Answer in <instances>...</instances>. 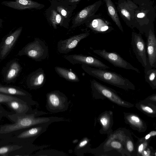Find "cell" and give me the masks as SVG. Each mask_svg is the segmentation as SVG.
Returning a JSON list of instances; mask_svg holds the SVG:
<instances>
[{
	"instance_id": "obj_9",
	"label": "cell",
	"mask_w": 156,
	"mask_h": 156,
	"mask_svg": "<svg viewBox=\"0 0 156 156\" xmlns=\"http://www.w3.org/2000/svg\"><path fill=\"white\" fill-rule=\"evenodd\" d=\"M90 33L86 32L72 36L64 40H60L57 43V48L59 53L66 54L71 51L79 42L89 36Z\"/></svg>"
},
{
	"instance_id": "obj_12",
	"label": "cell",
	"mask_w": 156,
	"mask_h": 156,
	"mask_svg": "<svg viewBox=\"0 0 156 156\" xmlns=\"http://www.w3.org/2000/svg\"><path fill=\"white\" fill-rule=\"evenodd\" d=\"M1 4L6 6L18 10L26 9H41L44 6L32 0H14L12 1H4Z\"/></svg>"
},
{
	"instance_id": "obj_25",
	"label": "cell",
	"mask_w": 156,
	"mask_h": 156,
	"mask_svg": "<svg viewBox=\"0 0 156 156\" xmlns=\"http://www.w3.org/2000/svg\"><path fill=\"white\" fill-rule=\"evenodd\" d=\"M90 140L85 137L79 142L74 149L75 154L77 155L83 156V154L89 151L90 149Z\"/></svg>"
},
{
	"instance_id": "obj_34",
	"label": "cell",
	"mask_w": 156,
	"mask_h": 156,
	"mask_svg": "<svg viewBox=\"0 0 156 156\" xmlns=\"http://www.w3.org/2000/svg\"><path fill=\"white\" fill-rule=\"evenodd\" d=\"M14 100L22 102H26L16 97L0 94V103H6Z\"/></svg>"
},
{
	"instance_id": "obj_27",
	"label": "cell",
	"mask_w": 156,
	"mask_h": 156,
	"mask_svg": "<svg viewBox=\"0 0 156 156\" xmlns=\"http://www.w3.org/2000/svg\"><path fill=\"white\" fill-rule=\"evenodd\" d=\"M55 7V10L65 20L67 21V20L69 19L72 15V9H70L69 7H67L65 5L60 4H56Z\"/></svg>"
},
{
	"instance_id": "obj_19",
	"label": "cell",
	"mask_w": 156,
	"mask_h": 156,
	"mask_svg": "<svg viewBox=\"0 0 156 156\" xmlns=\"http://www.w3.org/2000/svg\"><path fill=\"white\" fill-rule=\"evenodd\" d=\"M136 108L148 116L151 117L156 116V105L142 101L136 104Z\"/></svg>"
},
{
	"instance_id": "obj_21",
	"label": "cell",
	"mask_w": 156,
	"mask_h": 156,
	"mask_svg": "<svg viewBox=\"0 0 156 156\" xmlns=\"http://www.w3.org/2000/svg\"><path fill=\"white\" fill-rule=\"evenodd\" d=\"M106 5L108 11L110 16L117 26L122 32L123 30L118 16L117 12L111 0H104Z\"/></svg>"
},
{
	"instance_id": "obj_38",
	"label": "cell",
	"mask_w": 156,
	"mask_h": 156,
	"mask_svg": "<svg viewBox=\"0 0 156 156\" xmlns=\"http://www.w3.org/2000/svg\"><path fill=\"white\" fill-rule=\"evenodd\" d=\"M145 14L144 13H140L137 15V17L139 18H142L144 16Z\"/></svg>"
},
{
	"instance_id": "obj_39",
	"label": "cell",
	"mask_w": 156,
	"mask_h": 156,
	"mask_svg": "<svg viewBox=\"0 0 156 156\" xmlns=\"http://www.w3.org/2000/svg\"><path fill=\"white\" fill-rule=\"evenodd\" d=\"M80 0H69L68 2L71 3L78 2Z\"/></svg>"
},
{
	"instance_id": "obj_37",
	"label": "cell",
	"mask_w": 156,
	"mask_h": 156,
	"mask_svg": "<svg viewBox=\"0 0 156 156\" xmlns=\"http://www.w3.org/2000/svg\"><path fill=\"white\" fill-rule=\"evenodd\" d=\"M144 101L156 105V94H154L147 98Z\"/></svg>"
},
{
	"instance_id": "obj_16",
	"label": "cell",
	"mask_w": 156,
	"mask_h": 156,
	"mask_svg": "<svg viewBox=\"0 0 156 156\" xmlns=\"http://www.w3.org/2000/svg\"><path fill=\"white\" fill-rule=\"evenodd\" d=\"M98 120L101 125V128L100 130L101 134H109L112 132V128L113 124L112 112L105 111L100 114Z\"/></svg>"
},
{
	"instance_id": "obj_15",
	"label": "cell",
	"mask_w": 156,
	"mask_h": 156,
	"mask_svg": "<svg viewBox=\"0 0 156 156\" xmlns=\"http://www.w3.org/2000/svg\"><path fill=\"white\" fill-rule=\"evenodd\" d=\"M45 81L46 76L44 70L42 68H40L29 76L28 85L31 89H37L42 87Z\"/></svg>"
},
{
	"instance_id": "obj_2",
	"label": "cell",
	"mask_w": 156,
	"mask_h": 156,
	"mask_svg": "<svg viewBox=\"0 0 156 156\" xmlns=\"http://www.w3.org/2000/svg\"><path fill=\"white\" fill-rule=\"evenodd\" d=\"M35 114H25L18 117L16 122L13 124L5 125L1 127L0 133H6L32 127L37 125L48 122L65 121L63 118L58 117H37Z\"/></svg>"
},
{
	"instance_id": "obj_23",
	"label": "cell",
	"mask_w": 156,
	"mask_h": 156,
	"mask_svg": "<svg viewBox=\"0 0 156 156\" xmlns=\"http://www.w3.org/2000/svg\"><path fill=\"white\" fill-rule=\"evenodd\" d=\"M87 26L95 33H103L110 31V27L108 25L97 19L93 20Z\"/></svg>"
},
{
	"instance_id": "obj_1",
	"label": "cell",
	"mask_w": 156,
	"mask_h": 156,
	"mask_svg": "<svg viewBox=\"0 0 156 156\" xmlns=\"http://www.w3.org/2000/svg\"><path fill=\"white\" fill-rule=\"evenodd\" d=\"M88 75L111 85L125 90H134L135 87L128 79L120 74L106 69L81 66Z\"/></svg>"
},
{
	"instance_id": "obj_11",
	"label": "cell",
	"mask_w": 156,
	"mask_h": 156,
	"mask_svg": "<svg viewBox=\"0 0 156 156\" xmlns=\"http://www.w3.org/2000/svg\"><path fill=\"white\" fill-rule=\"evenodd\" d=\"M100 1L89 5L79 12L73 19L72 28H75L83 24L94 14L100 5Z\"/></svg>"
},
{
	"instance_id": "obj_36",
	"label": "cell",
	"mask_w": 156,
	"mask_h": 156,
	"mask_svg": "<svg viewBox=\"0 0 156 156\" xmlns=\"http://www.w3.org/2000/svg\"><path fill=\"white\" fill-rule=\"evenodd\" d=\"M152 149H151V147H148L146 148L142 152L140 155L143 156H152L151 154L154 155V153L153 150L151 151Z\"/></svg>"
},
{
	"instance_id": "obj_10",
	"label": "cell",
	"mask_w": 156,
	"mask_h": 156,
	"mask_svg": "<svg viewBox=\"0 0 156 156\" xmlns=\"http://www.w3.org/2000/svg\"><path fill=\"white\" fill-rule=\"evenodd\" d=\"M147 67L144 72L152 68H156V38L154 31L150 29L146 34Z\"/></svg>"
},
{
	"instance_id": "obj_24",
	"label": "cell",
	"mask_w": 156,
	"mask_h": 156,
	"mask_svg": "<svg viewBox=\"0 0 156 156\" xmlns=\"http://www.w3.org/2000/svg\"><path fill=\"white\" fill-rule=\"evenodd\" d=\"M49 20L50 23L55 29L57 28L58 25L67 27L65 23V21L64 19L55 9H52L51 10Z\"/></svg>"
},
{
	"instance_id": "obj_14",
	"label": "cell",
	"mask_w": 156,
	"mask_h": 156,
	"mask_svg": "<svg viewBox=\"0 0 156 156\" xmlns=\"http://www.w3.org/2000/svg\"><path fill=\"white\" fill-rule=\"evenodd\" d=\"M125 122L133 129L139 132H144L147 127L145 122L137 115L131 113H124Z\"/></svg>"
},
{
	"instance_id": "obj_5",
	"label": "cell",
	"mask_w": 156,
	"mask_h": 156,
	"mask_svg": "<svg viewBox=\"0 0 156 156\" xmlns=\"http://www.w3.org/2000/svg\"><path fill=\"white\" fill-rule=\"evenodd\" d=\"M25 54L37 61L45 59L48 55V46L45 43L38 38L27 44L24 49Z\"/></svg>"
},
{
	"instance_id": "obj_30",
	"label": "cell",
	"mask_w": 156,
	"mask_h": 156,
	"mask_svg": "<svg viewBox=\"0 0 156 156\" xmlns=\"http://www.w3.org/2000/svg\"><path fill=\"white\" fill-rule=\"evenodd\" d=\"M0 92L12 95H26V94L22 91L14 88L7 87H0Z\"/></svg>"
},
{
	"instance_id": "obj_41",
	"label": "cell",
	"mask_w": 156,
	"mask_h": 156,
	"mask_svg": "<svg viewBox=\"0 0 156 156\" xmlns=\"http://www.w3.org/2000/svg\"><path fill=\"white\" fill-rule=\"evenodd\" d=\"M3 22V20L2 19L0 18V27L2 24V23Z\"/></svg>"
},
{
	"instance_id": "obj_20",
	"label": "cell",
	"mask_w": 156,
	"mask_h": 156,
	"mask_svg": "<svg viewBox=\"0 0 156 156\" xmlns=\"http://www.w3.org/2000/svg\"><path fill=\"white\" fill-rule=\"evenodd\" d=\"M136 6L130 1L124 2L119 5V11L127 20H130L133 15L134 9Z\"/></svg>"
},
{
	"instance_id": "obj_17",
	"label": "cell",
	"mask_w": 156,
	"mask_h": 156,
	"mask_svg": "<svg viewBox=\"0 0 156 156\" xmlns=\"http://www.w3.org/2000/svg\"><path fill=\"white\" fill-rule=\"evenodd\" d=\"M22 29V27H19L6 38L2 47L1 54L2 58L5 56L10 51L20 34Z\"/></svg>"
},
{
	"instance_id": "obj_28",
	"label": "cell",
	"mask_w": 156,
	"mask_h": 156,
	"mask_svg": "<svg viewBox=\"0 0 156 156\" xmlns=\"http://www.w3.org/2000/svg\"><path fill=\"white\" fill-rule=\"evenodd\" d=\"M124 146L125 149L127 154H129V155H132V154H136V146H135L133 139L129 137L125 139Z\"/></svg>"
},
{
	"instance_id": "obj_33",
	"label": "cell",
	"mask_w": 156,
	"mask_h": 156,
	"mask_svg": "<svg viewBox=\"0 0 156 156\" xmlns=\"http://www.w3.org/2000/svg\"><path fill=\"white\" fill-rule=\"evenodd\" d=\"M150 140L137 142L136 146L137 156H140L143 151L148 146Z\"/></svg>"
},
{
	"instance_id": "obj_26",
	"label": "cell",
	"mask_w": 156,
	"mask_h": 156,
	"mask_svg": "<svg viewBox=\"0 0 156 156\" xmlns=\"http://www.w3.org/2000/svg\"><path fill=\"white\" fill-rule=\"evenodd\" d=\"M146 81L153 89L156 88V68H152L144 72Z\"/></svg>"
},
{
	"instance_id": "obj_29",
	"label": "cell",
	"mask_w": 156,
	"mask_h": 156,
	"mask_svg": "<svg viewBox=\"0 0 156 156\" xmlns=\"http://www.w3.org/2000/svg\"><path fill=\"white\" fill-rule=\"evenodd\" d=\"M20 69V67L18 63L16 62L12 63L6 75V79L9 80L13 78L17 75Z\"/></svg>"
},
{
	"instance_id": "obj_35",
	"label": "cell",
	"mask_w": 156,
	"mask_h": 156,
	"mask_svg": "<svg viewBox=\"0 0 156 156\" xmlns=\"http://www.w3.org/2000/svg\"><path fill=\"white\" fill-rule=\"evenodd\" d=\"M156 135V131H152L144 137L138 139V141L142 142L151 140V138L155 136Z\"/></svg>"
},
{
	"instance_id": "obj_8",
	"label": "cell",
	"mask_w": 156,
	"mask_h": 156,
	"mask_svg": "<svg viewBox=\"0 0 156 156\" xmlns=\"http://www.w3.org/2000/svg\"><path fill=\"white\" fill-rule=\"evenodd\" d=\"M64 58L73 65L79 64L104 69L110 68L101 61L91 56L82 54H73L64 56Z\"/></svg>"
},
{
	"instance_id": "obj_22",
	"label": "cell",
	"mask_w": 156,
	"mask_h": 156,
	"mask_svg": "<svg viewBox=\"0 0 156 156\" xmlns=\"http://www.w3.org/2000/svg\"><path fill=\"white\" fill-rule=\"evenodd\" d=\"M11 108L18 113L25 114L29 110L33 111L30 109V107L27 102H22L16 101H12L6 103Z\"/></svg>"
},
{
	"instance_id": "obj_18",
	"label": "cell",
	"mask_w": 156,
	"mask_h": 156,
	"mask_svg": "<svg viewBox=\"0 0 156 156\" xmlns=\"http://www.w3.org/2000/svg\"><path fill=\"white\" fill-rule=\"evenodd\" d=\"M55 70L60 76L68 81L78 82L80 80L77 75L71 70L58 66L55 67Z\"/></svg>"
},
{
	"instance_id": "obj_7",
	"label": "cell",
	"mask_w": 156,
	"mask_h": 156,
	"mask_svg": "<svg viewBox=\"0 0 156 156\" xmlns=\"http://www.w3.org/2000/svg\"><path fill=\"white\" fill-rule=\"evenodd\" d=\"M131 44L136 58L145 70L148 66L147 58L145 43L141 34L132 33Z\"/></svg>"
},
{
	"instance_id": "obj_31",
	"label": "cell",
	"mask_w": 156,
	"mask_h": 156,
	"mask_svg": "<svg viewBox=\"0 0 156 156\" xmlns=\"http://www.w3.org/2000/svg\"><path fill=\"white\" fill-rule=\"evenodd\" d=\"M112 140H110V141H108L107 142L109 144L108 145L110 146L109 147L112 149L116 150L118 151H120V152H122V151H124L126 154L124 144H122V141L116 140L113 139Z\"/></svg>"
},
{
	"instance_id": "obj_13",
	"label": "cell",
	"mask_w": 156,
	"mask_h": 156,
	"mask_svg": "<svg viewBox=\"0 0 156 156\" xmlns=\"http://www.w3.org/2000/svg\"><path fill=\"white\" fill-rule=\"evenodd\" d=\"M52 123L50 122L37 125L21 133L17 137L21 139H30L34 140L45 132Z\"/></svg>"
},
{
	"instance_id": "obj_4",
	"label": "cell",
	"mask_w": 156,
	"mask_h": 156,
	"mask_svg": "<svg viewBox=\"0 0 156 156\" xmlns=\"http://www.w3.org/2000/svg\"><path fill=\"white\" fill-rule=\"evenodd\" d=\"M47 110L52 113H56L67 110L70 101L67 97L59 90H55L48 93L46 95Z\"/></svg>"
},
{
	"instance_id": "obj_6",
	"label": "cell",
	"mask_w": 156,
	"mask_h": 156,
	"mask_svg": "<svg viewBox=\"0 0 156 156\" xmlns=\"http://www.w3.org/2000/svg\"><path fill=\"white\" fill-rule=\"evenodd\" d=\"M93 52L112 64L114 66L140 73L139 70L133 66L115 52H108L105 49H96Z\"/></svg>"
},
{
	"instance_id": "obj_3",
	"label": "cell",
	"mask_w": 156,
	"mask_h": 156,
	"mask_svg": "<svg viewBox=\"0 0 156 156\" xmlns=\"http://www.w3.org/2000/svg\"><path fill=\"white\" fill-rule=\"evenodd\" d=\"M93 97L95 99L107 98L117 105L126 108L134 106L131 103L122 100L113 89L103 85L96 80L90 81Z\"/></svg>"
},
{
	"instance_id": "obj_40",
	"label": "cell",
	"mask_w": 156,
	"mask_h": 156,
	"mask_svg": "<svg viewBox=\"0 0 156 156\" xmlns=\"http://www.w3.org/2000/svg\"><path fill=\"white\" fill-rule=\"evenodd\" d=\"M50 1H52V2H60L62 1V0H49Z\"/></svg>"
},
{
	"instance_id": "obj_32",
	"label": "cell",
	"mask_w": 156,
	"mask_h": 156,
	"mask_svg": "<svg viewBox=\"0 0 156 156\" xmlns=\"http://www.w3.org/2000/svg\"><path fill=\"white\" fill-rule=\"evenodd\" d=\"M18 145H7L0 148V155L7 156L9 152L22 147Z\"/></svg>"
}]
</instances>
